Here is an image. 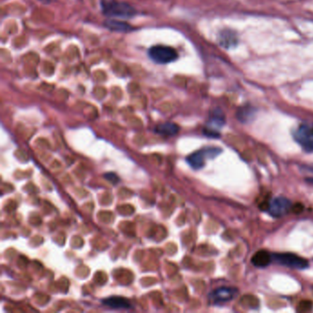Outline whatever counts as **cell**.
I'll list each match as a JSON object with an SVG mask.
<instances>
[{
    "label": "cell",
    "instance_id": "1",
    "mask_svg": "<svg viewBox=\"0 0 313 313\" xmlns=\"http://www.w3.org/2000/svg\"><path fill=\"white\" fill-rule=\"evenodd\" d=\"M101 7L103 13L111 18L129 19L137 13L128 3L117 0H101Z\"/></svg>",
    "mask_w": 313,
    "mask_h": 313
},
{
    "label": "cell",
    "instance_id": "2",
    "mask_svg": "<svg viewBox=\"0 0 313 313\" xmlns=\"http://www.w3.org/2000/svg\"><path fill=\"white\" fill-rule=\"evenodd\" d=\"M148 55L154 63L159 65L169 64L178 58L177 51H175L174 48L166 45H155L151 47L148 51Z\"/></svg>",
    "mask_w": 313,
    "mask_h": 313
},
{
    "label": "cell",
    "instance_id": "3",
    "mask_svg": "<svg viewBox=\"0 0 313 313\" xmlns=\"http://www.w3.org/2000/svg\"><path fill=\"white\" fill-rule=\"evenodd\" d=\"M295 141L299 143L304 151L313 152V124L304 123L299 125L293 133Z\"/></svg>",
    "mask_w": 313,
    "mask_h": 313
},
{
    "label": "cell",
    "instance_id": "4",
    "mask_svg": "<svg viewBox=\"0 0 313 313\" xmlns=\"http://www.w3.org/2000/svg\"><path fill=\"white\" fill-rule=\"evenodd\" d=\"M272 256L277 264L293 269H305L308 267V262L305 258L294 253H275Z\"/></svg>",
    "mask_w": 313,
    "mask_h": 313
},
{
    "label": "cell",
    "instance_id": "5",
    "mask_svg": "<svg viewBox=\"0 0 313 313\" xmlns=\"http://www.w3.org/2000/svg\"><path fill=\"white\" fill-rule=\"evenodd\" d=\"M221 152V149L216 147L206 148L202 151H198V152H194L192 154H190L187 161L189 163L191 167H193L194 169H200L202 168L205 165V158L206 157L217 156L218 154H220Z\"/></svg>",
    "mask_w": 313,
    "mask_h": 313
},
{
    "label": "cell",
    "instance_id": "6",
    "mask_svg": "<svg viewBox=\"0 0 313 313\" xmlns=\"http://www.w3.org/2000/svg\"><path fill=\"white\" fill-rule=\"evenodd\" d=\"M292 203L289 198L284 197H277L273 198L267 205V211L271 216L280 218L285 216L290 212Z\"/></svg>",
    "mask_w": 313,
    "mask_h": 313
},
{
    "label": "cell",
    "instance_id": "7",
    "mask_svg": "<svg viewBox=\"0 0 313 313\" xmlns=\"http://www.w3.org/2000/svg\"><path fill=\"white\" fill-rule=\"evenodd\" d=\"M238 295V290L230 286H221L214 290L212 294L210 295V299L213 303H225L234 299Z\"/></svg>",
    "mask_w": 313,
    "mask_h": 313
},
{
    "label": "cell",
    "instance_id": "8",
    "mask_svg": "<svg viewBox=\"0 0 313 313\" xmlns=\"http://www.w3.org/2000/svg\"><path fill=\"white\" fill-rule=\"evenodd\" d=\"M272 260H273L272 254H270L266 250H261L253 254L252 263L254 267L264 268V267H267L268 265H270Z\"/></svg>",
    "mask_w": 313,
    "mask_h": 313
},
{
    "label": "cell",
    "instance_id": "9",
    "mask_svg": "<svg viewBox=\"0 0 313 313\" xmlns=\"http://www.w3.org/2000/svg\"><path fill=\"white\" fill-rule=\"evenodd\" d=\"M103 303L112 308H129L131 303L129 300L122 297H111L103 300Z\"/></svg>",
    "mask_w": 313,
    "mask_h": 313
},
{
    "label": "cell",
    "instance_id": "10",
    "mask_svg": "<svg viewBox=\"0 0 313 313\" xmlns=\"http://www.w3.org/2000/svg\"><path fill=\"white\" fill-rule=\"evenodd\" d=\"M105 26L111 31L120 32V33H129V32H132L134 29L129 24L125 23L120 20H114V19L107 20L105 22Z\"/></svg>",
    "mask_w": 313,
    "mask_h": 313
},
{
    "label": "cell",
    "instance_id": "11",
    "mask_svg": "<svg viewBox=\"0 0 313 313\" xmlns=\"http://www.w3.org/2000/svg\"><path fill=\"white\" fill-rule=\"evenodd\" d=\"M179 127L175 123L166 122L163 124L158 125L155 128V132L157 134L166 135V136H173L178 133Z\"/></svg>",
    "mask_w": 313,
    "mask_h": 313
},
{
    "label": "cell",
    "instance_id": "12",
    "mask_svg": "<svg viewBox=\"0 0 313 313\" xmlns=\"http://www.w3.org/2000/svg\"><path fill=\"white\" fill-rule=\"evenodd\" d=\"M220 42L222 46L230 47L232 44H236L237 38L232 32L223 31L220 35Z\"/></svg>",
    "mask_w": 313,
    "mask_h": 313
},
{
    "label": "cell",
    "instance_id": "13",
    "mask_svg": "<svg viewBox=\"0 0 313 313\" xmlns=\"http://www.w3.org/2000/svg\"><path fill=\"white\" fill-rule=\"evenodd\" d=\"M253 111L252 109L249 108H244L242 110L238 111V120L244 122H247L250 120H252L253 118Z\"/></svg>",
    "mask_w": 313,
    "mask_h": 313
},
{
    "label": "cell",
    "instance_id": "14",
    "mask_svg": "<svg viewBox=\"0 0 313 313\" xmlns=\"http://www.w3.org/2000/svg\"><path fill=\"white\" fill-rule=\"evenodd\" d=\"M105 177H106L107 179L113 182V183H116L115 180H113V178H115L116 180H119L118 176L114 173H108L107 175H105Z\"/></svg>",
    "mask_w": 313,
    "mask_h": 313
},
{
    "label": "cell",
    "instance_id": "15",
    "mask_svg": "<svg viewBox=\"0 0 313 313\" xmlns=\"http://www.w3.org/2000/svg\"><path fill=\"white\" fill-rule=\"evenodd\" d=\"M40 1H42V3H44V4H50L51 2H54L55 0H40Z\"/></svg>",
    "mask_w": 313,
    "mask_h": 313
},
{
    "label": "cell",
    "instance_id": "16",
    "mask_svg": "<svg viewBox=\"0 0 313 313\" xmlns=\"http://www.w3.org/2000/svg\"><path fill=\"white\" fill-rule=\"evenodd\" d=\"M307 180H308V182H310L311 184H313V177H308Z\"/></svg>",
    "mask_w": 313,
    "mask_h": 313
}]
</instances>
